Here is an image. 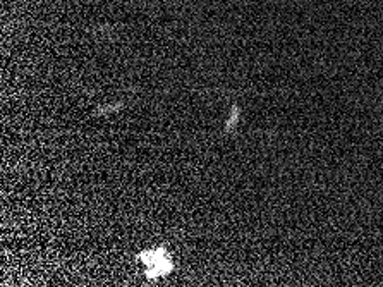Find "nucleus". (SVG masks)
<instances>
[{"instance_id":"nucleus-2","label":"nucleus","mask_w":383,"mask_h":287,"mask_svg":"<svg viewBox=\"0 0 383 287\" xmlns=\"http://www.w3.org/2000/svg\"><path fill=\"white\" fill-rule=\"evenodd\" d=\"M237 117H239V108L232 107V115H229V121H227V124H225V131H227V133H230V131L235 127V124H237Z\"/></svg>"},{"instance_id":"nucleus-1","label":"nucleus","mask_w":383,"mask_h":287,"mask_svg":"<svg viewBox=\"0 0 383 287\" xmlns=\"http://www.w3.org/2000/svg\"><path fill=\"white\" fill-rule=\"evenodd\" d=\"M139 260L145 263L146 266V275L150 279H158L167 273H170V270L173 268V263L170 255L167 253L165 248H156V249H148V251L139 253Z\"/></svg>"}]
</instances>
